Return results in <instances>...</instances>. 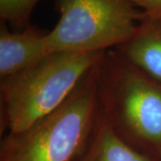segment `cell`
Returning <instances> with one entry per match:
<instances>
[{
    "label": "cell",
    "mask_w": 161,
    "mask_h": 161,
    "mask_svg": "<svg viewBox=\"0 0 161 161\" xmlns=\"http://www.w3.org/2000/svg\"><path fill=\"white\" fill-rule=\"evenodd\" d=\"M101 113L119 138L133 150L161 161V82L115 48L96 67Z\"/></svg>",
    "instance_id": "1"
},
{
    "label": "cell",
    "mask_w": 161,
    "mask_h": 161,
    "mask_svg": "<svg viewBox=\"0 0 161 161\" xmlns=\"http://www.w3.org/2000/svg\"><path fill=\"white\" fill-rule=\"evenodd\" d=\"M97 64L59 108L23 131L8 132L1 141L0 161L75 160L100 114Z\"/></svg>",
    "instance_id": "2"
},
{
    "label": "cell",
    "mask_w": 161,
    "mask_h": 161,
    "mask_svg": "<svg viewBox=\"0 0 161 161\" xmlns=\"http://www.w3.org/2000/svg\"><path fill=\"white\" fill-rule=\"evenodd\" d=\"M107 51L52 52L29 68L2 79V125L9 132H20L50 114Z\"/></svg>",
    "instance_id": "3"
},
{
    "label": "cell",
    "mask_w": 161,
    "mask_h": 161,
    "mask_svg": "<svg viewBox=\"0 0 161 161\" xmlns=\"http://www.w3.org/2000/svg\"><path fill=\"white\" fill-rule=\"evenodd\" d=\"M59 20L47 32L52 52L106 51L127 42L145 12L129 0H55Z\"/></svg>",
    "instance_id": "4"
},
{
    "label": "cell",
    "mask_w": 161,
    "mask_h": 161,
    "mask_svg": "<svg viewBox=\"0 0 161 161\" xmlns=\"http://www.w3.org/2000/svg\"><path fill=\"white\" fill-rule=\"evenodd\" d=\"M47 33L32 27L12 31L5 22L0 23V78L5 79L29 68L49 52Z\"/></svg>",
    "instance_id": "5"
},
{
    "label": "cell",
    "mask_w": 161,
    "mask_h": 161,
    "mask_svg": "<svg viewBox=\"0 0 161 161\" xmlns=\"http://www.w3.org/2000/svg\"><path fill=\"white\" fill-rule=\"evenodd\" d=\"M115 49L161 82V13L145 12L134 35Z\"/></svg>",
    "instance_id": "6"
},
{
    "label": "cell",
    "mask_w": 161,
    "mask_h": 161,
    "mask_svg": "<svg viewBox=\"0 0 161 161\" xmlns=\"http://www.w3.org/2000/svg\"><path fill=\"white\" fill-rule=\"evenodd\" d=\"M74 161H158L133 150L121 140L103 114L85 148Z\"/></svg>",
    "instance_id": "7"
},
{
    "label": "cell",
    "mask_w": 161,
    "mask_h": 161,
    "mask_svg": "<svg viewBox=\"0 0 161 161\" xmlns=\"http://www.w3.org/2000/svg\"><path fill=\"white\" fill-rule=\"evenodd\" d=\"M40 0H0L1 21L14 29H26L32 11Z\"/></svg>",
    "instance_id": "8"
},
{
    "label": "cell",
    "mask_w": 161,
    "mask_h": 161,
    "mask_svg": "<svg viewBox=\"0 0 161 161\" xmlns=\"http://www.w3.org/2000/svg\"><path fill=\"white\" fill-rule=\"evenodd\" d=\"M146 13H161V0H129Z\"/></svg>",
    "instance_id": "9"
}]
</instances>
